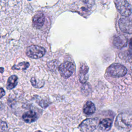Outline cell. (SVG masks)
Instances as JSON below:
<instances>
[{"label":"cell","mask_w":132,"mask_h":132,"mask_svg":"<svg viewBox=\"0 0 132 132\" xmlns=\"http://www.w3.org/2000/svg\"><path fill=\"white\" fill-rule=\"evenodd\" d=\"M89 68L85 63H81L79 71V79L80 82L84 84L85 83L88 78V73Z\"/></svg>","instance_id":"cell-10"},{"label":"cell","mask_w":132,"mask_h":132,"mask_svg":"<svg viewBox=\"0 0 132 132\" xmlns=\"http://www.w3.org/2000/svg\"><path fill=\"white\" fill-rule=\"evenodd\" d=\"M76 4V10L83 16L89 15L95 9V3L93 1H78Z\"/></svg>","instance_id":"cell-1"},{"label":"cell","mask_w":132,"mask_h":132,"mask_svg":"<svg viewBox=\"0 0 132 132\" xmlns=\"http://www.w3.org/2000/svg\"><path fill=\"white\" fill-rule=\"evenodd\" d=\"M45 53L44 47L39 45H30L28 46L26 51L28 57L33 59H38L42 57Z\"/></svg>","instance_id":"cell-5"},{"label":"cell","mask_w":132,"mask_h":132,"mask_svg":"<svg viewBox=\"0 0 132 132\" xmlns=\"http://www.w3.org/2000/svg\"><path fill=\"white\" fill-rule=\"evenodd\" d=\"M129 55L132 58V38L129 40V49H128Z\"/></svg>","instance_id":"cell-18"},{"label":"cell","mask_w":132,"mask_h":132,"mask_svg":"<svg viewBox=\"0 0 132 132\" xmlns=\"http://www.w3.org/2000/svg\"><path fill=\"white\" fill-rule=\"evenodd\" d=\"M112 125V120L109 118L102 119L99 122L98 127L103 131L110 130Z\"/></svg>","instance_id":"cell-12"},{"label":"cell","mask_w":132,"mask_h":132,"mask_svg":"<svg viewBox=\"0 0 132 132\" xmlns=\"http://www.w3.org/2000/svg\"><path fill=\"white\" fill-rule=\"evenodd\" d=\"M73 63L69 61H65L61 63L58 68L60 75L64 78H67L70 77L74 71Z\"/></svg>","instance_id":"cell-6"},{"label":"cell","mask_w":132,"mask_h":132,"mask_svg":"<svg viewBox=\"0 0 132 132\" xmlns=\"http://www.w3.org/2000/svg\"><path fill=\"white\" fill-rule=\"evenodd\" d=\"M29 66V63L28 62H22L12 67V69L17 70H25Z\"/></svg>","instance_id":"cell-16"},{"label":"cell","mask_w":132,"mask_h":132,"mask_svg":"<svg viewBox=\"0 0 132 132\" xmlns=\"http://www.w3.org/2000/svg\"><path fill=\"white\" fill-rule=\"evenodd\" d=\"M22 118L25 122L30 123L35 122L37 119V116L35 111L29 110L23 114Z\"/></svg>","instance_id":"cell-11"},{"label":"cell","mask_w":132,"mask_h":132,"mask_svg":"<svg viewBox=\"0 0 132 132\" xmlns=\"http://www.w3.org/2000/svg\"><path fill=\"white\" fill-rule=\"evenodd\" d=\"M18 84V77L16 75H12L9 77L7 82V88L10 90L14 88Z\"/></svg>","instance_id":"cell-15"},{"label":"cell","mask_w":132,"mask_h":132,"mask_svg":"<svg viewBox=\"0 0 132 132\" xmlns=\"http://www.w3.org/2000/svg\"><path fill=\"white\" fill-rule=\"evenodd\" d=\"M5 94V91L2 88H0V98L4 96Z\"/></svg>","instance_id":"cell-19"},{"label":"cell","mask_w":132,"mask_h":132,"mask_svg":"<svg viewBox=\"0 0 132 132\" xmlns=\"http://www.w3.org/2000/svg\"><path fill=\"white\" fill-rule=\"evenodd\" d=\"M115 125L119 128H128L129 124L127 121L123 118L122 114H119L117 118Z\"/></svg>","instance_id":"cell-14"},{"label":"cell","mask_w":132,"mask_h":132,"mask_svg":"<svg viewBox=\"0 0 132 132\" xmlns=\"http://www.w3.org/2000/svg\"><path fill=\"white\" fill-rule=\"evenodd\" d=\"M113 45L117 48H122L125 47L127 43L126 38L123 35H118L114 37L112 41Z\"/></svg>","instance_id":"cell-9"},{"label":"cell","mask_w":132,"mask_h":132,"mask_svg":"<svg viewBox=\"0 0 132 132\" xmlns=\"http://www.w3.org/2000/svg\"><path fill=\"white\" fill-rule=\"evenodd\" d=\"M106 74L112 77H119L124 76L127 73V69L123 65L114 63L111 64L106 70Z\"/></svg>","instance_id":"cell-2"},{"label":"cell","mask_w":132,"mask_h":132,"mask_svg":"<svg viewBox=\"0 0 132 132\" xmlns=\"http://www.w3.org/2000/svg\"><path fill=\"white\" fill-rule=\"evenodd\" d=\"M116 7L119 12L123 16L127 17L131 13V7L129 3L124 0H117L114 1Z\"/></svg>","instance_id":"cell-4"},{"label":"cell","mask_w":132,"mask_h":132,"mask_svg":"<svg viewBox=\"0 0 132 132\" xmlns=\"http://www.w3.org/2000/svg\"><path fill=\"white\" fill-rule=\"evenodd\" d=\"M7 129V124L5 121L0 120V132H5Z\"/></svg>","instance_id":"cell-17"},{"label":"cell","mask_w":132,"mask_h":132,"mask_svg":"<svg viewBox=\"0 0 132 132\" xmlns=\"http://www.w3.org/2000/svg\"><path fill=\"white\" fill-rule=\"evenodd\" d=\"M120 30L126 34H132V19L127 17L121 18L118 22Z\"/></svg>","instance_id":"cell-7"},{"label":"cell","mask_w":132,"mask_h":132,"mask_svg":"<svg viewBox=\"0 0 132 132\" xmlns=\"http://www.w3.org/2000/svg\"><path fill=\"white\" fill-rule=\"evenodd\" d=\"M95 111L94 104L91 101H88L86 102L83 107V112L87 115H91Z\"/></svg>","instance_id":"cell-13"},{"label":"cell","mask_w":132,"mask_h":132,"mask_svg":"<svg viewBox=\"0 0 132 132\" xmlns=\"http://www.w3.org/2000/svg\"><path fill=\"white\" fill-rule=\"evenodd\" d=\"M97 118H89L84 120L79 125V129L81 132H93L98 124Z\"/></svg>","instance_id":"cell-3"},{"label":"cell","mask_w":132,"mask_h":132,"mask_svg":"<svg viewBox=\"0 0 132 132\" xmlns=\"http://www.w3.org/2000/svg\"><path fill=\"white\" fill-rule=\"evenodd\" d=\"M45 17L42 12H39L34 15L32 18V26L36 29L41 28L44 23Z\"/></svg>","instance_id":"cell-8"}]
</instances>
